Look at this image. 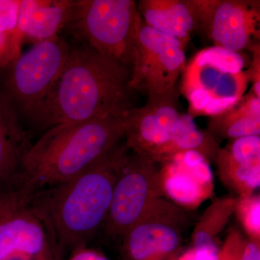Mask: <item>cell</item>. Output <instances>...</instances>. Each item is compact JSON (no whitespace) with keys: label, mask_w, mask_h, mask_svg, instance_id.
Wrapping results in <instances>:
<instances>
[{"label":"cell","mask_w":260,"mask_h":260,"mask_svg":"<svg viewBox=\"0 0 260 260\" xmlns=\"http://www.w3.org/2000/svg\"><path fill=\"white\" fill-rule=\"evenodd\" d=\"M131 70L86 44L71 47L64 68L44 102L36 125L40 129L107 115L134 108Z\"/></svg>","instance_id":"cell-1"},{"label":"cell","mask_w":260,"mask_h":260,"mask_svg":"<svg viewBox=\"0 0 260 260\" xmlns=\"http://www.w3.org/2000/svg\"><path fill=\"white\" fill-rule=\"evenodd\" d=\"M124 140L73 179L37 191L30 205L63 249H83L107 218L123 157Z\"/></svg>","instance_id":"cell-2"},{"label":"cell","mask_w":260,"mask_h":260,"mask_svg":"<svg viewBox=\"0 0 260 260\" xmlns=\"http://www.w3.org/2000/svg\"><path fill=\"white\" fill-rule=\"evenodd\" d=\"M128 113L49 128L24 155L16 185L32 196L79 175L124 140Z\"/></svg>","instance_id":"cell-3"},{"label":"cell","mask_w":260,"mask_h":260,"mask_svg":"<svg viewBox=\"0 0 260 260\" xmlns=\"http://www.w3.org/2000/svg\"><path fill=\"white\" fill-rule=\"evenodd\" d=\"M245 66L240 52L215 46L198 51L181 75L179 91L189 103L188 114L212 117L235 107L250 82Z\"/></svg>","instance_id":"cell-4"},{"label":"cell","mask_w":260,"mask_h":260,"mask_svg":"<svg viewBox=\"0 0 260 260\" xmlns=\"http://www.w3.org/2000/svg\"><path fill=\"white\" fill-rule=\"evenodd\" d=\"M142 19L133 0H73L66 28L80 43L131 70Z\"/></svg>","instance_id":"cell-5"},{"label":"cell","mask_w":260,"mask_h":260,"mask_svg":"<svg viewBox=\"0 0 260 260\" xmlns=\"http://www.w3.org/2000/svg\"><path fill=\"white\" fill-rule=\"evenodd\" d=\"M70 45L60 36L37 43L5 69L3 91L19 116L37 122L44 102L64 68Z\"/></svg>","instance_id":"cell-6"},{"label":"cell","mask_w":260,"mask_h":260,"mask_svg":"<svg viewBox=\"0 0 260 260\" xmlns=\"http://www.w3.org/2000/svg\"><path fill=\"white\" fill-rule=\"evenodd\" d=\"M186 44L142 21L131 73L132 88L148 99L177 88L186 66Z\"/></svg>","instance_id":"cell-7"},{"label":"cell","mask_w":260,"mask_h":260,"mask_svg":"<svg viewBox=\"0 0 260 260\" xmlns=\"http://www.w3.org/2000/svg\"><path fill=\"white\" fill-rule=\"evenodd\" d=\"M158 170L157 162L151 158L127 150L121 161L104 223L108 236L122 239L153 200L161 198Z\"/></svg>","instance_id":"cell-8"},{"label":"cell","mask_w":260,"mask_h":260,"mask_svg":"<svg viewBox=\"0 0 260 260\" xmlns=\"http://www.w3.org/2000/svg\"><path fill=\"white\" fill-rule=\"evenodd\" d=\"M196 30L215 47L237 52L252 51L259 44V1L190 0Z\"/></svg>","instance_id":"cell-9"},{"label":"cell","mask_w":260,"mask_h":260,"mask_svg":"<svg viewBox=\"0 0 260 260\" xmlns=\"http://www.w3.org/2000/svg\"><path fill=\"white\" fill-rule=\"evenodd\" d=\"M188 216L180 207L155 198L122 237L127 260H174L179 255Z\"/></svg>","instance_id":"cell-10"},{"label":"cell","mask_w":260,"mask_h":260,"mask_svg":"<svg viewBox=\"0 0 260 260\" xmlns=\"http://www.w3.org/2000/svg\"><path fill=\"white\" fill-rule=\"evenodd\" d=\"M158 170L160 196L184 209L194 210L213 194L210 162L193 150L179 152L162 160Z\"/></svg>","instance_id":"cell-11"},{"label":"cell","mask_w":260,"mask_h":260,"mask_svg":"<svg viewBox=\"0 0 260 260\" xmlns=\"http://www.w3.org/2000/svg\"><path fill=\"white\" fill-rule=\"evenodd\" d=\"M30 198L18 186L0 191V260L16 251L45 254L47 232L30 207Z\"/></svg>","instance_id":"cell-12"},{"label":"cell","mask_w":260,"mask_h":260,"mask_svg":"<svg viewBox=\"0 0 260 260\" xmlns=\"http://www.w3.org/2000/svg\"><path fill=\"white\" fill-rule=\"evenodd\" d=\"M32 143L14 106L0 90V191L15 185L22 159Z\"/></svg>","instance_id":"cell-13"},{"label":"cell","mask_w":260,"mask_h":260,"mask_svg":"<svg viewBox=\"0 0 260 260\" xmlns=\"http://www.w3.org/2000/svg\"><path fill=\"white\" fill-rule=\"evenodd\" d=\"M73 0H20L15 35L23 44L37 43L59 35L69 20Z\"/></svg>","instance_id":"cell-14"},{"label":"cell","mask_w":260,"mask_h":260,"mask_svg":"<svg viewBox=\"0 0 260 260\" xmlns=\"http://www.w3.org/2000/svg\"><path fill=\"white\" fill-rule=\"evenodd\" d=\"M146 25L186 44L196 30L190 0H140L137 4Z\"/></svg>","instance_id":"cell-15"},{"label":"cell","mask_w":260,"mask_h":260,"mask_svg":"<svg viewBox=\"0 0 260 260\" xmlns=\"http://www.w3.org/2000/svg\"><path fill=\"white\" fill-rule=\"evenodd\" d=\"M224 185L239 195L250 196L260 185V156L224 147L214 159Z\"/></svg>","instance_id":"cell-16"},{"label":"cell","mask_w":260,"mask_h":260,"mask_svg":"<svg viewBox=\"0 0 260 260\" xmlns=\"http://www.w3.org/2000/svg\"><path fill=\"white\" fill-rule=\"evenodd\" d=\"M208 131L215 139H237L260 135V99L251 92L235 107L210 117Z\"/></svg>","instance_id":"cell-17"},{"label":"cell","mask_w":260,"mask_h":260,"mask_svg":"<svg viewBox=\"0 0 260 260\" xmlns=\"http://www.w3.org/2000/svg\"><path fill=\"white\" fill-rule=\"evenodd\" d=\"M220 148L217 140L208 130L198 129L194 118L189 114H183L177 133L162 149L156 162L159 164L179 152L188 150L202 154L210 162V160H214Z\"/></svg>","instance_id":"cell-18"},{"label":"cell","mask_w":260,"mask_h":260,"mask_svg":"<svg viewBox=\"0 0 260 260\" xmlns=\"http://www.w3.org/2000/svg\"><path fill=\"white\" fill-rule=\"evenodd\" d=\"M237 198L227 197L213 202L200 217L193 232V245L215 242L235 211Z\"/></svg>","instance_id":"cell-19"},{"label":"cell","mask_w":260,"mask_h":260,"mask_svg":"<svg viewBox=\"0 0 260 260\" xmlns=\"http://www.w3.org/2000/svg\"><path fill=\"white\" fill-rule=\"evenodd\" d=\"M234 213L248 235L254 242H260V196L238 197Z\"/></svg>","instance_id":"cell-20"},{"label":"cell","mask_w":260,"mask_h":260,"mask_svg":"<svg viewBox=\"0 0 260 260\" xmlns=\"http://www.w3.org/2000/svg\"><path fill=\"white\" fill-rule=\"evenodd\" d=\"M219 260H260V242L245 239L238 231L232 230L219 250Z\"/></svg>","instance_id":"cell-21"},{"label":"cell","mask_w":260,"mask_h":260,"mask_svg":"<svg viewBox=\"0 0 260 260\" xmlns=\"http://www.w3.org/2000/svg\"><path fill=\"white\" fill-rule=\"evenodd\" d=\"M20 0H0V32L13 34L16 31Z\"/></svg>","instance_id":"cell-22"},{"label":"cell","mask_w":260,"mask_h":260,"mask_svg":"<svg viewBox=\"0 0 260 260\" xmlns=\"http://www.w3.org/2000/svg\"><path fill=\"white\" fill-rule=\"evenodd\" d=\"M22 44L15 34L0 32V70H4L21 54Z\"/></svg>","instance_id":"cell-23"},{"label":"cell","mask_w":260,"mask_h":260,"mask_svg":"<svg viewBox=\"0 0 260 260\" xmlns=\"http://www.w3.org/2000/svg\"><path fill=\"white\" fill-rule=\"evenodd\" d=\"M219 250L216 242L193 245L174 260H219Z\"/></svg>","instance_id":"cell-24"},{"label":"cell","mask_w":260,"mask_h":260,"mask_svg":"<svg viewBox=\"0 0 260 260\" xmlns=\"http://www.w3.org/2000/svg\"><path fill=\"white\" fill-rule=\"evenodd\" d=\"M253 54L250 68L248 70L250 81L252 82L251 92L260 99V45L251 51Z\"/></svg>","instance_id":"cell-25"},{"label":"cell","mask_w":260,"mask_h":260,"mask_svg":"<svg viewBox=\"0 0 260 260\" xmlns=\"http://www.w3.org/2000/svg\"><path fill=\"white\" fill-rule=\"evenodd\" d=\"M70 260H109L106 256L99 254L96 251L88 249H78L73 257Z\"/></svg>","instance_id":"cell-26"},{"label":"cell","mask_w":260,"mask_h":260,"mask_svg":"<svg viewBox=\"0 0 260 260\" xmlns=\"http://www.w3.org/2000/svg\"><path fill=\"white\" fill-rule=\"evenodd\" d=\"M3 260H47V259H46L45 254L32 255L27 253L16 251V252L11 253Z\"/></svg>","instance_id":"cell-27"}]
</instances>
